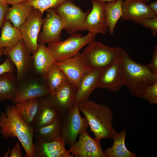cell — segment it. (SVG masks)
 Wrapping results in <instances>:
<instances>
[{
    "mask_svg": "<svg viewBox=\"0 0 157 157\" xmlns=\"http://www.w3.org/2000/svg\"><path fill=\"white\" fill-rule=\"evenodd\" d=\"M34 130L21 118L15 105L8 106L0 114V133L5 139L16 138L24 149L26 157H33Z\"/></svg>",
    "mask_w": 157,
    "mask_h": 157,
    "instance_id": "1",
    "label": "cell"
},
{
    "mask_svg": "<svg viewBox=\"0 0 157 157\" xmlns=\"http://www.w3.org/2000/svg\"><path fill=\"white\" fill-rule=\"evenodd\" d=\"M80 111L84 115L95 138L101 140L113 139L117 132L113 126V112L108 106L89 99L79 104Z\"/></svg>",
    "mask_w": 157,
    "mask_h": 157,
    "instance_id": "2",
    "label": "cell"
},
{
    "mask_svg": "<svg viewBox=\"0 0 157 157\" xmlns=\"http://www.w3.org/2000/svg\"><path fill=\"white\" fill-rule=\"evenodd\" d=\"M121 57L124 71L123 86L133 96L142 98L147 88L157 82V75L152 73L146 65L134 61L123 49Z\"/></svg>",
    "mask_w": 157,
    "mask_h": 157,
    "instance_id": "3",
    "label": "cell"
},
{
    "mask_svg": "<svg viewBox=\"0 0 157 157\" xmlns=\"http://www.w3.org/2000/svg\"><path fill=\"white\" fill-rule=\"evenodd\" d=\"M88 44L81 53L85 63L90 68L102 70L107 67L119 58L122 49L119 47L108 46L94 40Z\"/></svg>",
    "mask_w": 157,
    "mask_h": 157,
    "instance_id": "4",
    "label": "cell"
},
{
    "mask_svg": "<svg viewBox=\"0 0 157 157\" xmlns=\"http://www.w3.org/2000/svg\"><path fill=\"white\" fill-rule=\"evenodd\" d=\"M96 35L89 32L84 36L76 33L65 40L48 44L47 46L55 62L72 57L83 47L95 40Z\"/></svg>",
    "mask_w": 157,
    "mask_h": 157,
    "instance_id": "5",
    "label": "cell"
},
{
    "mask_svg": "<svg viewBox=\"0 0 157 157\" xmlns=\"http://www.w3.org/2000/svg\"><path fill=\"white\" fill-rule=\"evenodd\" d=\"M52 9L63 20L65 24L64 29L68 34L87 31L85 22L91 9L84 12L80 6L76 5L72 0H65Z\"/></svg>",
    "mask_w": 157,
    "mask_h": 157,
    "instance_id": "6",
    "label": "cell"
},
{
    "mask_svg": "<svg viewBox=\"0 0 157 157\" xmlns=\"http://www.w3.org/2000/svg\"><path fill=\"white\" fill-rule=\"evenodd\" d=\"M79 106L74 105L68 113L62 115L61 138L65 147L68 144L69 148L76 141L78 135L89 127L86 118L80 114Z\"/></svg>",
    "mask_w": 157,
    "mask_h": 157,
    "instance_id": "7",
    "label": "cell"
},
{
    "mask_svg": "<svg viewBox=\"0 0 157 157\" xmlns=\"http://www.w3.org/2000/svg\"><path fill=\"white\" fill-rule=\"evenodd\" d=\"M51 93L47 85L46 76H38L33 74L19 83L17 94L11 101L15 104L48 96Z\"/></svg>",
    "mask_w": 157,
    "mask_h": 157,
    "instance_id": "8",
    "label": "cell"
},
{
    "mask_svg": "<svg viewBox=\"0 0 157 157\" xmlns=\"http://www.w3.org/2000/svg\"><path fill=\"white\" fill-rule=\"evenodd\" d=\"M4 55L9 57L14 64L19 83L33 74L32 56L22 39L12 48H4Z\"/></svg>",
    "mask_w": 157,
    "mask_h": 157,
    "instance_id": "9",
    "label": "cell"
},
{
    "mask_svg": "<svg viewBox=\"0 0 157 157\" xmlns=\"http://www.w3.org/2000/svg\"><path fill=\"white\" fill-rule=\"evenodd\" d=\"M42 16L38 10L33 8L27 19L19 28L22 39L31 55L38 48V37L43 21Z\"/></svg>",
    "mask_w": 157,
    "mask_h": 157,
    "instance_id": "10",
    "label": "cell"
},
{
    "mask_svg": "<svg viewBox=\"0 0 157 157\" xmlns=\"http://www.w3.org/2000/svg\"><path fill=\"white\" fill-rule=\"evenodd\" d=\"M77 89L67 80L47 97L53 107L62 116L68 113L74 105Z\"/></svg>",
    "mask_w": 157,
    "mask_h": 157,
    "instance_id": "11",
    "label": "cell"
},
{
    "mask_svg": "<svg viewBox=\"0 0 157 157\" xmlns=\"http://www.w3.org/2000/svg\"><path fill=\"white\" fill-rule=\"evenodd\" d=\"M46 11L42 30L38 37V44H49L61 41L62 31L65 27L63 20L54 10L51 9Z\"/></svg>",
    "mask_w": 157,
    "mask_h": 157,
    "instance_id": "12",
    "label": "cell"
},
{
    "mask_svg": "<svg viewBox=\"0 0 157 157\" xmlns=\"http://www.w3.org/2000/svg\"><path fill=\"white\" fill-rule=\"evenodd\" d=\"M124 77L123 63L120 56L115 62L102 70L97 88L105 89L109 92H118L123 86Z\"/></svg>",
    "mask_w": 157,
    "mask_h": 157,
    "instance_id": "13",
    "label": "cell"
},
{
    "mask_svg": "<svg viewBox=\"0 0 157 157\" xmlns=\"http://www.w3.org/2000/svg\"><path fill=\"white\" fill-rule=\"evenodd\" d=\"M79 135L78 140L69 150L72 155L79 157H106L100 140L92 138L87 130L82 131Z\"/></svg>",
    "mask_w": 157,
    "mask_h": 157,
    "instance_id": "14",
    "label": "cell"
},
{
    "mask_svg": "<svg viewBox=\"0 0 157 157\" xmlns=\"http://www.w3.org/2000/svg\"><path fill=\"white\" fill-rule=\"evenodd\" d=\"M92 8L88 15L85 26L86 31L95 35L106 34L108 26L105 9L106 2L101 0H91Z\"/></svg>",
    "mask_w": 157,
    "mask_h": 157,
    "instance_id": "15",
    "label": "cell"
},
{
    "mask_svg": "<svg viewBox=\"0 0 157 157\" xmlns=\"http://www.w3.org/2000/svg\"><path fill=\"white\" fill-rule=\"evenodd\" d=\"M54 63L77 88L83 76L92 69L86 65L80 52L72 57Z\"/></svg>",
    "mask_w": 157,
    "mask_h": 157,
    "instance_id": "16",
    "label": "cell"
},
{
    "mask_svg": "<svg viewBox=\"0 0 157 157\" xmlns=\"http://www.w3.org/2000/svg\"><path fill=\"white\" fill-rule=\"evenodd\" d=\"M122 20H131L133 22L146 18L157 17L149 5L142 0H126L123 1Z\"/></svg>",
    "mask_w": 157,
    "mask_h": 157,
    "instance_id": "17",
    "label": "cell"
},
{
    "mask_svg": "<svg viewBox=\"0 0 157 157\" xmlns=\"http://www.w3.org/2000/svg\"><path fill=\"white\" fill-rule=\"evenodd\" d=\"M33 157H73L65 148L61 138L50 141L36 140L33 143Z\"/></svg>",
    "mask_w": 157,
    "mask_h": 157,
    "instance_id": "18",
    "label": "cell"
},
{
    "mask_svg": "<svg viewBox=\"0 0 157 157\" xmlns=\"http://www.w3.org/2000/svg\"><path fill=\"white\" fill-rule=\"evenodd\" d=\"M101 70L92 68L83 76L77 89L74 105L89 99L90 94L97 88Z\"/></svg>",
    "mask_w": 157,
    "mask_h": 157,
    "instance_id": "19",
    "label": "cell"
},
{
    "mask_svg": "<svg viewBox=\"0 0 157 157\" xmlns=\"http://www.w3.org/2000/svg\"><path fill=\"white\" fill-rule=\"evenodd\" d=\"M32 56L33 74L38 76H46L51 65L55 62L47 47L38 43L36 51Z\"/></svg>",
    "mask_w": 157,
    "mask_h": 157,
    "instance_id": "20",
    "label": "cell"
},
{
    "mask_svg": "<svg viewBox=\"0 0 157 157\" xmlns=\"http://www.w3.org/2000/svg\"><path fill=\"white\" fill-rule=\"evenodd\" d=\"M39 107L31 127L34 130L52 123L60 115L49 102L47 96L38 98Z\"/></svg>",
    "mask_w": 157,
    "mask_h": 157,
    "instance_id": "21",
    "label": "cell"
},
{
    "mask_svg": "<svg viewBox=\"0 0 157 157\" xmlns=\"http://www.w3.org/2000/svg\"><path fill=\"white\" fill-rule=\"evenodd\" d=\"M15 73L8 72L0 75V103L13 100L18 89V82Z\"/></svg>",
    "mask_w": 157,
    "mask_h": 157,
    "instance_id": "22",
    "label": "cell"
},
{
    "mask_svg": "<svg viewBox=\"0 0 157 157\" xmlns=\"http://www.w3.org/2000/svg\"><path fill=\"white\" fill-rule=\"evenodd\" d=\"M62 116L59 115L51 123L34 130L33 137L36 140L52 141L61 138Z\"/></svg>",
    "mask_w": 157,
    "mask_h": 157,
    "instance_id": "23",
    "label": "cell"
},
{
    "mask_svg": "<svg viewBox=\"0 0 157 157\" xmlns=\"http://www.w3.org/2000/svg\"><path fill=\"white\" fill-rule=\"evenodd\" d=\"M126 129L120 132H117L113 139V142L111 147L107 148L104 151L106 157H137L136 154L129 151L125 145V140Z\"/></svg>",
    "mask_w": 157,
    "mask_h": 157,
    "instance_id": "24",
    "label": "cell"
},
{
    "mask_svg": "<svg viewBox=\"0 0 157 157\" xmlns=\"http://www.w3.org/2000/svg\"><path fill=\"white\" fill-rule=\"evenodd\" d=\"M21 39L22 35L19 29L14 27L10 20H6L1 29L0 48L11 49Z\"/></svg>",
    "mask_w": 157,
    "mask_h": 157,
    "instance_id": "25",
    "label": "cell"
},
{
    "mask_svg": "<svg viewBox=\"0 0 157 157\" xmlns=\"http://www.w3.org/2000/svg\"><path fill=\"white\" fill-rule=\"evenodd\" d=\"M15 104L21 118L26 123L31 126L38 113L39 107V99H30Z\"/></svg>",
    "mask_w": 157,
    "mask_h": 157,
    "instance_id": "26",
    "label": "cell"
},
{
    "mask_svg": "<svg viewBox=\"0 0 157 157\" xmlns=\"http://www.w3.org/2000/svg\"><path fill=\"white\" fill-rule=\"evenodd\" d=\"M33 9L32 6L23 3L12 6L8 10L6 20H10L14 27L19 29L29 16Z\"/></svg>",
    "mask_w": 157,
    "mask_h": 157,
    "instance_id": "27",
    "label": "cell"
},
{
    "mask_svg": "<svg viewBox=\"0 0 157 157\" xmlns=\"http://www.w3.org/2000/svg\"><path fill=\"white\" fill-rule=\"evenodd\" d=\"M123 1V0H116L113 2L106 3V22L110 35L113 34L117 23L122 17Z\"/></svg>",
    "mask_w": 157,
    "mask_h": 157,
    "instance_id": "28",
    "label": "cell"
},
{
    "mask_svg": "<svg viewBox=\"0 0 157 157\" xmlns=\"http://www.w3.org/2000/svg\"><path fill=\"white\" fill-rule=\"evenodd\" d=\"M46 77L47 85L51 94L67 80L64 73L55 63L50 66Z\"/></svg>",
    "mask_w": 157,
    "mask_h": 157,
    "instance_id": "29",
    "label": "cell"
},
{
    "mask_svg": "<svg viewBox=\"0 0 157 157\" xmlns=\"http://www.w3.org/2000/svg\"><path fill=\"white\" fill-rule=\"evenodd\" d=\"M65 0H26L23 3L38 10L42 15L47 10L53 9Z\"/></svg>",
    "mask_w": 157,
    "mask_h": 157,
    "instance_id": "30",
    "label": "cell"
},
{
    "mask_svg": "<svg viewBox=\"0 0 157 157\" xmlns=\"http://www.w3.org/2000/svg\"><path fill=\"white\" fill-rule=\"evenodd\" d=\"M142 98L151 105L157 104V82L147 88Z\"/></svg>",
    "mask_w": 157,
    "mask_h": 157,
    "instance_id": "31",
    "label": "cell"
},
{
    "mask_svg": "<svg viewBox=\"0 0 157 157\" xmlns=\"http://www.w3.org/2000/svg\"><path fill=\"white\" fill-rule=\"evenodd\" d=\"M133 22L149 28L155 33L157 32V17L143 19L135 21Z\"/></svg>",
    "mask_w": 157,
    "mask_h": 157,
    "instance_id": "32",
    "label": "cell"
},
{
    "mask_svg": "<svg viewBox=\"0 0 157 157\" xmlns=\"http://www.w3.org/2000/svg\"><path fill=\"white\" fill-rule=\"evenodd\" d=\"M8 72L15 73L16 72V69L11 60L7 57L5 61L0 65V75Z\"/></svg>",
    "mask_w": 157,
    "mask_h": 157,
    "instance_id": "33",
    "label": "cell"
},
{
    "mask_svg": "<svg viewBox=\"0 0 157 157\" xmlns=\"http://www.w3.org/2000/svg\"><path fill=\"white\" fill-rule=\"evenodd\" d=\"M153 52L150 63L146 65L148 68L153 73L157 75V46L153 48Z\"/></svg>",
    "mask_w": 157,
    "mask_h": 157,
    "instance_id": "34",
    "label": "cell"
},
{
    "mask_svg": "<svg viewBox=\"0 0 157 157\" xmlns=\"http://www.w3.org/2000/svg\"><path fill=\"white\" fill-rule=\"evenodd\" d=\"M6 2H0V29L6 20V17L9 8Z\"/></svg>",
    "mask_w": 157,
    "mask_h": 157,
    "instance_id": "35",
    "label": "cell"
},
{
    "mask_svg": "<svg viewBox=\"0 0 157 157\" xmlns=\"http://www.w3.org/2000/svg\"><path fill=\"white\" fill-rule=\"evenodd\" d=\"M10 157H22L21 148L18 142H17L13 146L9 156Z\"/></svg>",
    "mask_w": 157,
    "mask_h": 157,
    "instance_id": "36",
    "label": "cell"
},
{
    "mask_svg": "<svg viewBox=\"0 0 157 157\" xmlns=\"http://www.w3.org/2000/svg\"><path fill=\"white\" fill-rule=\"evenodd\" d=\"M149 5L151 9L157 15V1H155L151 3Z\"/></svg>",
    "mask_w": 157,
    "mask_h": 157,
    "instance_id": "37",
    "label": "cell"
},
{
    "mask_svg": "<svg viewBox=\"0 0 157 157\" xmlns=\"http://www.w3.org/2000/svg\"><path fill=\"white\" fill-rule=\"evenodd\" d=\"M26 0H6V3L8 5L11 6L15 4L23 3Z\"/></svg>",
    "mask_w": 157,
    "mask_h": 157,
    "instance_id": "38",
    "label": "cell"
},
{
    "mask_svg": "<svg viewBox=\"0 0 157 157\" xmlns=\"http://www.w3.org/2000/svg\"><path fill=\"white\" fill-rule=\"evenodd\" d=\"M3 55H4V48H0V58Z\"/></svg>",
    "mask_w": 157,
    "mask_h": 157,
    "instance_id": "39",
    "label": "cell"
},
{
    "mask_svg": "<svg viewBox=\"0 0 157 157\" xmlns=\"http://www.w3.org/2000/svg\"><path fill=\"white\" fill-rule=\"evenodd\" d=\"M104 2H113L116 1V0H101Z\"/></svg>",
    "mask_w": 157,
    "mask_h": 157,
    "instance_id": "40",
    "label": "cell"
},
{
    "mask_svg": "<svg viewBox=\"0 0 157 157\" xmlns=\"http://www.w3.org/2000/svg\"><path fill=\"white\" fill-rule=\"evenodd\" d=\"M6 0H0V2H6Z\"/></svg>",
    "mask_w": 157,
    "mask_h": 157,
    "instance_id": "41",
    "label": "cell"
},
{
    "mask_svg": "<svg viewBox=\"0 0 157 157\" xmlns=\"http://www.w3.org/2000/svg\"><path fill=\"white\" fill-rule=\"evenodd\" d=\"M151 0H144V1L146 2L149 3Z\"/></svg>",
    "mask_w": 157,
    "mask_h": 157,
    "instance_id": "42",
    "label": "cell"
},
{
    "mask_svg": "<svg viewBox=\"0 0 157 157\" xmlns=\"http://www.w3.org/2000/svg\"><path fill=\"white\" fill-rule=\"evenodd\" d=\"M123 0L124 1H125V0Z\"/></svg>",
    "mask_w": 157,
    "mask_h": 157,
    "instance_id": "43",
    "label": "cell"
},
{
    "mask_svg": "<svg viewBox=\"0 0 157 157\" xmlns=\"http://www.w3.org/2000/svg\"><path fill=\"white\" fill-rule=\"evenodd\" d=\"M143 0V1H144V0Z\"/></svg>",
    "mask_w": 157,
    "mask_h": 157,
    "instance_id": "44",
    "label": "cell"
}]
</instances>
